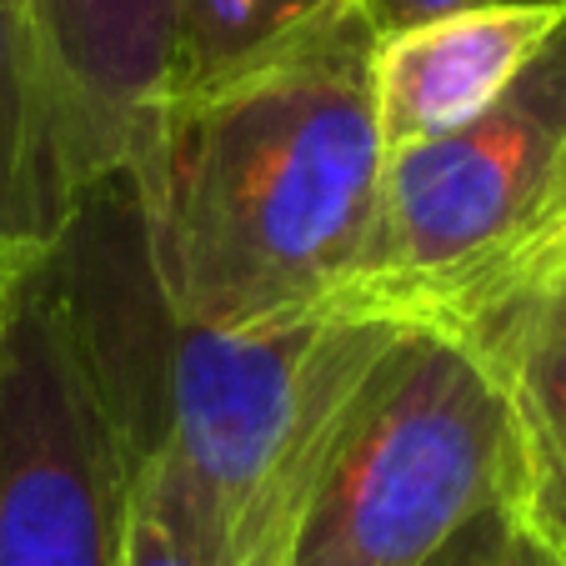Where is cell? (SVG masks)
Returning a JSON list of instances; mask_svg holds the SVG:
<instances>
[{
	"mask_svg": "<svg viewBox=\"0 0 566 566\" xmlns=\"http://www.w3.org/2000/svg\"><path fill=\"white\" fill-rule=\"evenodd\" d=\"M401 326L346 311L186 332L171 321L160 461L196 566H291L346 411Z\"/></svg>",
	"mask_w": 566,
	"mask_h": 566,
	"instance_id": "obj_2",
	"label": "cell"
},
{
	"mask_svg": "<svg viewBox=\"0 0 566 566\" xmlns=\"http://www.w3.org/2000/svg\"><path fill=\"white\" fill-rule=\"evenodd\" d=\"M502 566H566V556H556L546 542H536L532 532H526L522 522L512 526V542H506V556Z\"/></svg>",
	"mask_w": 566,
	"mask_h": 566,
	"instance_id": "obj_15",
	"label": "cell"
},
{
	"mask_svg": "<svg viewBox=\"0 0 566 566\" xmlns=\"http://www.w3.org/2000/svg\"><path fill=\"white\" fill-rule=\"evenodd\" d=\"M562 21L566 0H492L381 31L376 126L386 156L451 136L481 111H492Z\"/></svg>",
	"mask_w": 566,
	"mask_h": 566,
	"instance_id": "obj_7",
	"label": "cell"
},
{
	"mask_svg": "<svg viewBox=\"0 0 566 566\" xmlns=\"http://www.w3.org/2000/svg\"><path fill=\"white\" fill-rule=\"evenodd\" d=\"M321 6H332V0H181L176 61H171L166 96L171 91H191L201 81H211V75L241 65L261 45L286 35L291 25L316 15Z\"/></svg>",
	"mask_w": 566,
	"mask_h": 566,
	"instance_id": "obj_10",
	"label": "cell"
},
{
	"mask_svg": "<svg viewBox=\"0 0 566 566\" xmlns=\"http://www.w3.org/2000/svg\"><path fill=\"white\" fill-rule=\"evenodd\" d=\"M566 261V21L461 130L391 150L381 221L336 311L467 346Z\"/></svg>",
	"mask_w": 566,
	"mask_h": 566,
	"instance_id": "obj_3",
	"label": "cell"
},
{
	"mask_svg": "<svg viewBox=\"0 0 566 566\" xmlns=\"http://www.w3.org/2000/svg\"><path fill=\"white\" fill-rule=\"evenodd\" d=\"M467 6H492V0H376V15H381L386 31H401V25L437 21V15L467 11Z\"/></svg>",
	"mask_w": 566,
	"mask_h": 566,
	"instance_id": "obj_13",
	"label": "cell"
},
{
	"mask_svg": "<svg viewBox=\"0 0 566 566\" xmlns=\"http://www.w3.org/2000/svg\"><path fill=\"white\" fill-rule=\"evenodd\" d=\"M376 0H332L160 96L126 160L146 266L186 332L336 311L381 221Z\"/></svg>",
	"mask_w": 566,
	"mask_h": 566,
	"instance_id": "obj_1",
	"label": "cell"
},
{
	"mask_svg": "<svg viewBox=\"0 0 566 566\" xmlns=\"http://www.w3.org/2000/svg\"><path fill=\"white\" fill-rule=\"evenodd\" d=\"M516 431V522L566 556V261L471 336Z\"/></svg>",
	"mask_w": 566,
	"mask_h": 566,
	"instance_id": "obj_8",
	"label": "cell"
},
{
	"mask_svg": "<svg viewBox=\"0 0 566 566\" xmlns=\"http://www.w3.org/2000/svg\"><path fill=\"white\" fill-rule=\"evenodd\" d=\"M41 266L35 256H15V251H0V346H6V332L15 321V306H21V291L31 281V271Z\"/></svg>",
	"mask_w": 566,
	"mask_h": 566,
	"instance_id": "obj_14",
	"label": "cell"
},
{
	"mask_svg": "<svg viewBox=\"0 0 566 566\" xmlns=\"http://www.w3.org/2000/svg\"><path fill=\"white\" fill-rule=\"evenodd\" d=\"M81 201L61 171L25 6L0 0V251L45 261Z\"/></svg>",
	"mask_w": 566,
	"mask_h": 566,
	"instance_id": "obj_9",
	"label": "cell"
},
{
	"mask_svg": "<svg viewBox=\"0 0 566 566\" xmlns=\"http://www.w3.org/2000/svg\"><path fill=\"white\" fill-rule=\"evenodd\" d=\"M516 512V431L471 346L401 332L346 411L291 566H427L471 516Z\"/></svg>",
	"mask_w": 566,
	"mask_h": 566,
	"instance_id": "obj_4",
	"label": "cell"
},
{
	"mask_svg": "<svg viewBox=\"0 0 566 566\" xmlns=\"http://www.w3.org/2000/svg\"><path fill=\"white\" fill-rule=\"evenodd\" d=\"M120 566H196V552L181 526V496H176V481L160 451H146L130 467Z\"/></svg>",
	"mask_w": 566,
	"mask_h": 566,
	"instance_id": "obj_11",
	"label": "cell"
},
{
	"mask_svg": "<svg viewBox=\"0 0 566 566\" xmlns=\"http://www.w3.org/2000/svg\"><path fill=\"white\" fill-rule=\"evenodd\" d=\"M512 526H516L512 506H496V512L471 516V522L461 526V532L451 536L427 566H502L506 542H512Z\"/></svg>",
	"mask_w": 566,
	"mask_h": 566,
	"instance_id": "obj_12",
	"label": "cell"
},
{
	"mask_svg": "<svg viewBox=\"0 0 566 566\" xmlns=\"http://www.w3.org/2000/svg\"><path fill=\"white\" fill-rule=\"evenodd\" d=\"M75 201L126 171L176 61L181 0H21Z\"/></svg>",
	"mask_w": 566,
	"mask_h": 566,
	"instance_id": "obj_6",
	"label": "cell"
},
{
	"mask_svg": "<svg viewBox=\"0 0 566 566\" xmlns=\"http://www.w3.org/2000/svg\"><path fill=\"white\" fill-rule=\"evenodd\" d=\"M130 441L45 256L0 346V566H120Z\"/></svg>",
	"mask_w": 566,
	"mask_h": 566,
	"instance_id": "obj_5",
	"label": "cell"
}]
</instances>
